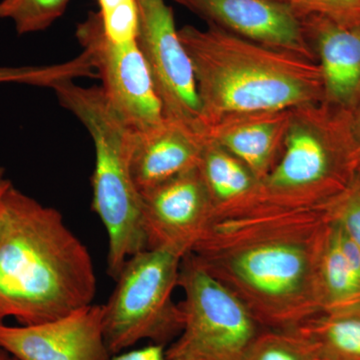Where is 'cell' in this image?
Here are the masks:
<instances>
[{
  "label": "cell",
  "mask_w": 360,
  "mask_h": 360,
  "mask_svg": "<svg viewBox=\"0 0 360 360\" xmlns=\"http://www.w3.org/2000/svg\"><path fill=\"white\" fill-rule=\"evenodd\" d=\"M13 360H18V359H14V357H13Z\"/></svg>",
  "instance_id": "31"
},
{
  "label": "cell",
  "mask_w": 360,
  "mask_h": 360,
  "mask_svg": "<svg viewBox=\"0 0 360 360\" xmlns=\"http://www.w3.org/2000/svg\"><path fill=\"white\" fill-rule=\"evenodd\" d=\"M333 205L262 206L219 220L191 255L245 303L262 328L292 330L321 310L317 264Z\"/></svg>",
  "instance_id": "1"
},
{
  "label": "cell",
  "mask_w": 360,
  "mask_h": 360,
  "mask_svg": "<svg viewBox=\"0 0 360 360\" xmlns=\"http://www.w3.org/2000/svg\"><path fill=\"white\" fill-rule=\"evenodd\" d=\"M330 217L360 250V174L331 205Z\"/></svg>",
  "instance_id": "24"
},
{
  "label": "cell",
  "mask_w": 360,
  "mask_h": 360,
  "mask_svg": "<svg viewBox=\"0 0 360 360\" xmlns=\"http://www.w3.org/2000/svg\"><path fill=\"white\" fill-rule=\"evenodd\" d=\"M53 91L94 141L91 207L108 233V274L115 281L129 257L148 250L142 195L131 174L135 130L110 105L101 86L84 87L71 80Z\"/></svg>",
  "instance_id": "4"
},
{
  "label": "cell",
  "mask_w": 360,
  "mask_h": 360,
  "mask_svg": "<svg viewBox=\"0 0 360 360\" xmlns=\"http://www.w3.org/2000/svg\"><path fill=\"white\" fill-rule=\"evenodd\" d=\"M198 167L210 195L214 222L243 217L264 206L262 180L215 142L206 139Z\"/></svg>",
  "instance_id": "16"
},
{
  "label": "cell",
  "mask_w": 360,
  "mask_h": 360,
  "mask_svg": "<svg viewBox=\"0 0 360 360\" xmlns=\"http://www.w3.org/2000/svg\"><path fill=\"white\" fill-rule=\"evenodd\" d=\"M205 20L243 39L316 61L302 16L274 0H174ZM317 63V61H316Z\"/></svg>",
  "instance_id": "12"
},
{
  "label": "cell",
  "mask_w": 360,
  "mask_h": 360,
  "mask_svg": "<svg viewBox=\"0 0 360 360\" xmlns=\"http://www.w3.org/2000/svg\"><path fill=\"white\" fill-rule=\"evenodd\" d=\"M70 0H0V20L13 23L20 35L51 27L65 14Z\"/></svg>",
  "instance_id": "20"
},
{
  "label": "cell",
  "mask_w": 360,
  "mask_h": 360,
  "mask_svg": "<svg viewBox=\"0 0 360 360\" xmlns=\"http://www.w3.org/2000/svg\"><path fill=\"white\" fill-rule=\"evenodd\" d=\"M317 290L321 310L360 303V276L341 250L333 219L317 264Z\"/></svg>",
  "instance_id": "18"
},
{
  "label": "cell",
  "mask_w": 360,
  "mask_h": 360,
  "mask_svg": "<svg viewBox=\"0 0 360 360\" xmlns=\"http://www.w3.org/2000/svg\"><path fill=\"white\" fill-rule=\"evenodd\" d=\"M0 360H13V356L4 352V350L0 349Z\"/></svg>",
  "instance_id": "28"
},
{
  "label": "cell",
  "mask_w": 360,
  "mask_h": 360,
  "mask_svg": "<svg viewBox=\"0 0 360 360\" xmlns=\"http://www.w3.org/2000/svg\"><path fill=\"white\" fill-rule=\"evenodd\" d=\"M97 78L84 52L63 63L49 65L0 66V84H18L53 89L77 78Z\"/></svg>",
  "instance_id": "19"
},
{
  "label": "cell",
  "mask_w": 360,
  "mask_h": 360,
  "mask_svg": "<svg viewBox=\"0 0 360 360\" xmlns=\"http://www.w3.org/2000/svg\"><path fill=\"white\" fill-rule=\"evenodd\" d=\"M0 349L18 360H108L103 304L32 326L0 322Z\"/></svg>",
  "instance_id": "11"
},
{
  "label": "cell",
  "mask_w": 360,
  "mask_h": 360,
  "mask_svg": "<svg viewBox=\"0 0 360 360\" xmlns=\"http://www.w3.org/2000/svg\"><path fill=\"white\" fill-rule=\"evenodd\" d=\"M292 330L319 357L360 360V303L321 310Z\"/></svg>",
  "instance_id": "17"
},
{
  "label": "cell",
  "mask_w": 360,
  "mask_h": 360,
  "mask_svg": "<svg viewBox=\"0 0 360 360\" xmlns=\"http://www.w3.org/2000/svg\"><path fill=\"white\" fill-rule=\"evenodd\" d=\"M300 15L317 14L347 27H360V0H297Z\"/></svg>",
  "instance_id": "23"
},
{
  "label": "cell",
  "mask_w": 360,
  "mask_h": 360,
  "mask_svg": "<svg viewBox=\"0 0 360 360\" xmlns=\"http://www.w3.org/2000/svg\"><path fill=\"white\" fill-rule=\"evenodd\" d=\"M350 112L323 101L293 110L281 155L262 181L264 206L319 207L347 193L360 174Z\"/></svg>",
  "instance_id": "5"
},
{
  "label": "cell",
  "mask_w": 360,
  "mask_h": 360,
  "mask_svg": "<svg viewBox=\"0 0 360 360\" xmlns=\"http://www.w3.org/2000/svg\"><path fill=\"white\" fill-rule=\"evenodd\" d=\"M316 356H317V355H316ZM317 360H331V359H322V357L317 356Z\"/></svg>",
  "instance_id": "30"
},
{
  "label": "cell",
  "mask_w": 360,
  "mask_h": 360,
  "mask_svg": "<svg viewBox=\"0 0 360 360\" xmlns=\"http://www.w3.org/2000/svg\"><path fill=\"white\" fill-rule=\"evenodd\" d=\"M182 258L144 250L125 262L103 304V333L111 356L142 340L165 345L179 335L182 312L172 295L179 286Z\"/></svg>",
  "instance_id": "6"
},
{
  "label": "cell",
  "mask_w": 360,
  "mask_h": 360,
  "mask_svg": "<svg viewBox=\"0 0 360 360\" xmlns=\"http://www.w3.org/2000/svg\"><path fill=\"white\" fill-rule=\"evenodd\" d=\"M75 37L101 79L108 103L132 129L146 131L165 122L162 103L137 41L113 42L94 11L78 23Z\"/></svg>",
  "instance_id": "8"
},
{
  "label": "cell",
  "mask_w": 360,
  "mask_h": 360,
  "mask_svg": "<svg viewBox=\"0 0 360 360\" xmlns=\"http://www.w3.org/2000/svg\"><path fill=\"white\" fill-rule=\"evenodd\" d=\"M182 329L165 350L169 360H243L260 326L245 303L188 255L180 265Z\"/></svg>",
  "instance_id": "7"
},
{
  "label": "cell",
  "mask_w": 360,
  "mask_h": 360,
  "mask_svg": "<svg viewBox=\"0 0 360 360\" xmlns=\"http://www.w3.org/2000/svg\"><path fill=\"white\" fill-rule=\"evenodd\" d=\"M302 16L323 82V103L354 111L360 103V27H347L317 14Z\"/></svg>",
  "instance_id": "13"
},
{
  "label": "cell",
  "mask_w": 360,
  "mask_h": 360,
  "mask_svg": "<svg viewBox=\"0 0 360 360\" xmlns=\"http://www.w3.org/2000/svg\"><path fill=\"white\" fill-rule=\"evenodd\" d=\"M243 360H317V356L295 330L264 329Z\"/></svg>",
  "instance_id": "21"
},
{
  "label": "cell",
  "mask_w": 360,
  "mask_h": 360,
  "mask_svg": "<svg viewBox=\"0 0 360 360\" xmlns=\"http://www.w3.org/2000/svg\"><path fill=\"white\" fill-rule=\"evenodd\" d=\"M11 180L7 179L6 175V170L0 167V205H1L2 200L6 195L7 191L13 186Z\"/></svg>",
  "instance_id": "27"
},
{
  "label": "cell",
  "mask_w": 360,
  "mask_h": 360,
  "mask_svg": "<svg viewBox=\"0 0 360 360\" xmlns=\"http://www.w3.org/2000/svg\"><path fill=\"white\" fill-rule=\"evenodd\" d=\"M104 33L116 44L136 41L139 32L137 0H96Z\"/></svg>",
  "instance_id": "22"
},
{
  "label": "cell",
  "mask_w": 360,
  "mask_h": 360,
  "mask_svg": "<svg viewBox=\"0 0 360 360\" xmlns=\"http://www.w3.org/2000/svg\"><path fill=\"white\" fill-rule=\"evenodd\" d=\"M292 111L229 116L208 127L205 136L245 163L262 181L281 155Z\"/></svg>",
  "instance_id": "15"
},
{
  "label": "cell",
  "mask_w": 360,
  "mask_h": 360,
  "mask_svg": "<svg viewBox=\"0 0 360 360\" xmlns=\"http://www.w3.org/2000/svg\"><path fill=\"white\" fill-rule=\"evenodd\" d=\"M179 33L193 63L205 129L229 116L323 101L316 61L212 25H186Z\"/></svg>",
  "instance_id": "3"
},
{
  "label": "cell",
  "mask_w": 360,
  "mask_h": 360,
  "mask_svg": "<svg viewBox=\"0 0 360 360\" xmlns=\"http://www.w3.org/2000/svg\"><path fill=\"white\" fill-rule=\"evenodd\" d=\"M198 167L141 193L148 250L186 257L214 224L212 202Z\"/></svg>",
  "instance_id": "10"
},
{
  "label": "cell",
  "mask_w": 360,
  "mask_h": 360,
  "mask_svg": "<svg viewBox=\"0 0 360 360\" xmlns=\"http://www.w3.org/2000/svg\"><path fill=\"white\" fill-rule=\"evenodd\" d=\"M350 129H352V139H354L360 163V103L354 111L350 112Z\"/></svg>",
  "instance_id": "26"
},
{
  "label": "cell",
  "mask_w": 360,
  "mask_h": 360,
  "mask_svg": "<svg viewBox=\"0 0 360 360\" xmlns=\"http://www.w3.org/2000/svg\"><path fill=\"white\" fill-rule=\"evenodd\" d=\"M96 291L89 248L63 215L11 186L0 205V322L53 321L94 303Z\"/></svg>",
  "instance_id": "2"
},
{
  "label": "cell",
  "mask_w": 360,
  "mask_h": 360,
  "mask_svg": "<svg viewBox=\"0 0 360 360\" xmlns=\"http://www.w3.org/2000/svg\"><path fill=\"white\" fill-rule=\"evenodd\" d=\"M137 44L148 63L165 118L205 132L191 59L165 0H137Z\"/></svg>",
  "instance_id": "9"
},
{
  "label": "cell",
  "mask_w": 360,
  "mask_h": 360,
  "mask_svg": "<svg viewBox=\"0 0 360 360\" xmlns=\"http://www.w3.org/2000/svg\"><path fill=\"white\" fill-rule=\"evenodd\" d=\"M165 350V345L151 343L150 345L139 349L112 355L108 360H169Z\"/></svg>",
  "instance_id": "25"
},
{
  "label": "cell",
  "mask_w": 360,
  "mask_h": 360,
  "mask_svg": "<svg viewBox=\"0 0 360 360\" xmlns=\"http://www.w3.org/2000/svg\"><path fill=\"white\" fill-rule=\"evenodd\" d=\"M205 132L165 118L153 129L135 131L131 174L141 193L153 188L200 163Z\"/></svg>",
  "instance_id": "14"
},
{
  "label": "cell",
  "mask_w": 360,
  "mask_h": 360,
  "mask_svg": "<svg viewBox=\"0 0 360 360\" xmlns=\"http://www.w3.org/2000/svg\"><path fill=\"white\" fill-rule=\"evenodd\" d=\"M274 1L284 2V4H291V6H295L297 0H274Z\"/></svg>",
  "instance_id": "29"
}]
</instances>
